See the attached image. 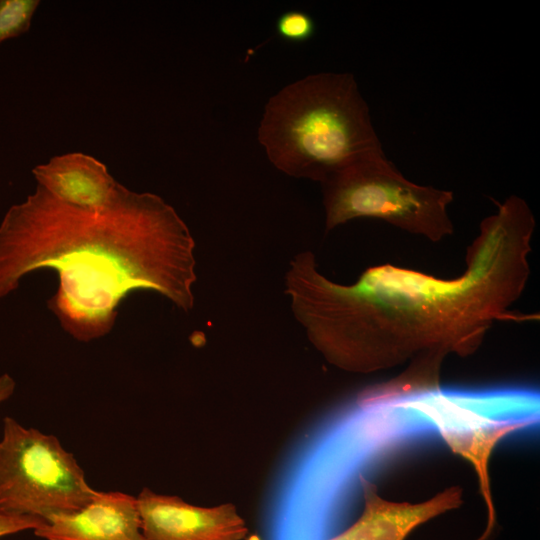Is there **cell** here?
Masks as SVG:
<instances>
[{"label": "cell", "mask_w": 540, "mask_h": 540, "mask_svg": "<svg viewBox=\"0 0 540 540\" xmlns=\"http://www.w3.org/2000/svg\"><path fill=\"white\" fill-rule=\"evenodd\" d=\"M364 510L358 520L329 540H404L422 523L461 505L462 490L445 489L433 498L419 503L387 501L377 487L360 475Z\"/></svg>", "instance_id": "cell-9"}, {"label": "cell", "mask_w": 540, "mask_h": 540, "mask_svg": "<svg viewBox=\"0 0 540 540\" xmlns=\"http://www.w3.org/2000/svg\"><path fill=\"white\" fill-rule=\"evenodd\" d=\"M38 185L59 200L87 210L105 209L129 189L119 184L106 166L83 153L55 156L33 169Z\"/></svg>", "instance_id": "cell-10"}, {"label": "cell", "mask_w": 540, "mask_h": 540, "mask_svg": "<svg viewBox=\"0 0 540 540\" xmlns=\"http://www.w3.org/2000/svg\"><path fill=\"white\" fill-rule=\"evenodd\" d=\"M195 241L172 206L131 190L101 210L69 205L37 184L0 225V298L26 274L50 268L58 278L48 308L75 340L112 330L120 302L152 290L185 312L194 306Z\"/></svg>", "instance_id": "cell-2"}, {"label": "cell", "mask_w": 540, "mask_h": 540, "mask_svg": "<svg viewBox=\"0 0 540 540\" xmlns=\"http://www.w3.org/2000/svg\"><path fill=\"white\" fill-rule=\"evenodd\" d=\"M97 492L56 436L3 419L0 511L47 520L82 508Z\"/></svg>", "instance_id": "cell-5"}, {"label": "cell", "mask_w": 540, "mask_h": 540, "mask_svg": "<svg viewBox=\"0 0 540 540\" xmlns=\"http://www.w3.org/2000/svg\"><path fill=\"white\" fill-rule=\"evenodd\" d=\"M34 534L45 540H147L137 497L98 491L82 508L50 516Z\"/></svg>", "instance_id": "cell-8"}, {"label": "cell", "mask_w": 540, "mask_h": 540, "mask_svg": "<svg viewBox=\"0 0 540 540\" xmlns=\"http://www.w3.org/2000/svg\"><path fill=\"white\" fill-rule=\"evenodd\" d=\"M39 3L37 0H0V43L29 30Z\"/></svg>", "instance_id": "cell-11"}, {"label": "cell", "mask_w": 540, "mask_h": 540, "mask_svg": "<svg viewBox=\"0 0 540 540\" xmlns=\"http://www.w3.org/2000/svg\"><path fill=\"white\" fill-rule=\"evenodd\" d=\"M137 502L147 540H243L248 532L231 503L198 507L148 488L139 493Z\"/></svg>", "instance_id": "cell-7"}, {"label": "cell", "mask_w": 540, "mask_h": 540, "mask_svg": "<svg viewBox=\"0 0 540 540\" xmlns=\"http://www.w3.org/2000/svg\"><path fill=\"white\" fill-rule=\"evenodd\" d=\"M481 400L482 397L446 392L437 387L382 406L425 418L455 454L473 465L488 513L486 529L477 540H487L496 524L488 473L491 453L502 438L535 424L537 419L493 418L480 409Z\"/></svg>", "instance_id": "cell-6"}, {"label": "cell", "mask_w": 540, "mask_h": 540, "mask_svg": "<svg viewBox=\"0 0 540 540\" xmlns=\"http://www.w3.org/2000/svg\"><path fill=\"white\" fill-rule=\"evenodd\" d=\"M46 520L24 515L9 514L0 511V537L12 535L25 530H36Z\"/></svg>", "instance_id": "cell-13"}, {"label": "cell", "mask_w": 540, "mask_h": 540, "mask_svg": "<svg viewBox=\"0 0 540 540\" xmlns=\"http://www.w3.org/2000/svg\"><path fill=\"white\" fill-rule=\"evenodd\" d=\"M16 383L9 374L0 376V403L9 399L14 393Z\"/></svg>", "instance_id": "cell-14"}, {"label": "cell", "mask_w": 540, "mask_h": 540, "mask_svg": "<svg viewBox=\"0 0 540 540\" xmlns=\"http://www.w3.org/2000/svg\"><path fill=\"white\" fill-rule=\"evenodd\" d=\"M258 140L277 169L320 183L349 162L383 150L349 73L308 75L285 86L267 102Z\"/></svg>", "instance_id": "cell-3"}, {"label": "cell", "mask_w": 540, "mask_h": 540, "mask_svg": "<svg viewBox=\"0 0 540 540\" xmlns=\"http://www.w3.org/2000/svg\"><path fill=\"white\" fill-rule=\"evenodd\" d=\"M277 35L289 42L301 43L309 40L315 33V23L306 13L288 11L279 16L276 22Z\"/></svg>", "instance_id": "cell-12"}, {"label": "cell", "mask_w": 540, "mask_h": 540, "mask_svg": "<svg viewBox=\"0 0 540 540\" xmlns=\"http://www.w3.org/2000/svg\"><path fill=\"white\" fill-rule=\"evenodd\" d=\"M321 186L326 231L355 218L373 217L432 241L453 233L448 215L453 193L406 179L383 150L349 162Z\"/></svg>", "instance_id": "cell-4"}, {"label": "cell", "mask_w": 540, "mask_h": 540, "mask_svg": "<svg viewBox=\"0 0 540 540\" xmlns=\"http://www.w3.org/2000/svg\"><path fill=\"white\" fill-rule=\"evenodd\" d=\"M534 228L527 203L510 196L481 222L457 278L385 264L340 285L305 251L290 262L285 292L311 343L342 369L370 372L430 352L467 355L495 321L518 319L508 308L528 279Z\"/></svg>", "instance_id": "cell-1"}]
</instances>
